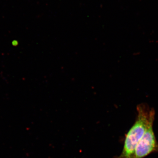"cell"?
I'll use <instances>...</instances> for the list:
<instances>
[{
	"mask_svg": "<svg viewBox=\"0 0 158 158\" xmlns=\"http://www.w3.org/2000/svg\"><path fill=\"white\" fill-rule=\"evenodd\" d=\"M138 116L133 126L128 132L125 139L124 146L118 158H134L135 150L145 131L155 119L154 110L145 104L137 106Z\"/></svg>",
	"mask_w": 158,
	"mask_h": 158,
	"instance_id": "cell-1",
	"label": "cell"
},
{
	"mask_svg": "<svg viewBox=\"0 0 158 158\" xmlns=\"http://www.w3.org/2000/svg\"><path fill=\"white\" fill-rule=\"evenodd\" d=\"M153 124V122L149 124L137 144L134 158H144L151 153L158 152V143L154 132Z\"/></svg>",
	"mask_w": 158,
	"mask_h": 158,
	"instance_id": "cell-2",
	"label": "cell"
}]
</instances>
